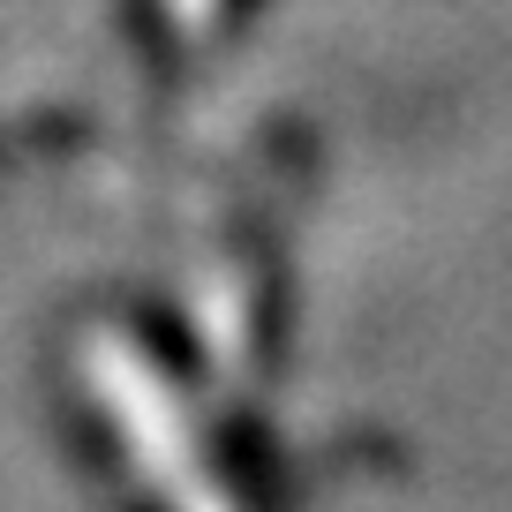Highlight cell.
Masks as SVG:
<instances>
[{
    "mask_svg": "<svg viewBox=\"0 0 512 512\" xmlns=\"http://www.w3.org/2000/svg\"><path fill=\"white\" fill-rule=\"evenodd\" d=\"M83 384H91L98 407L113 415V430H121L136 475L159 490L166 512H234L226 490H219V475H211L204 452H196V422L181 415L174 384L144 362L136 339H121V332L83 339Z\"/></svg>",
    "mask_w": 512,
    "mask_h": 512,
    "instance_id": "1",
    "label": "cell"
}]
</instances>
